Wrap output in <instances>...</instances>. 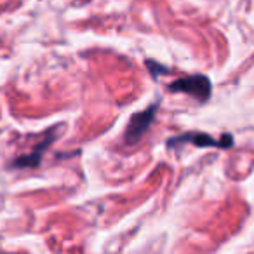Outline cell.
<instances>
[{"label":"cell","mask_w":254,"mask_h":254,"mask_svg":"<svg viewBox=\"0 0 254 254\" xmlns=\"http://www.w3.org/2000/svg\"><path fill=\"white\" fill-rule=\"evenodd\" d=\"M171 92H185L198 101H207L211 98V82L205 75H191V77H183L174 80L169 85Z\"/></svg>","instance_id":"cell-1"},{"label":"cell","mask_w":254,"mask_h":254,"mask_svg":"<svg viewBox=\"0 0 254 254\" xmlns=\"http://www.w3.org/2000/svg\"><path fill=\"white\" fill-rule=\"evenodd\" d=\"M157 108H159V105H152L150 108L134 113L131 117L126 129V145H136L145 136V132L148 131V127L155 120Z\"/></svg>","instance_id":"cell-2"},{"label":"cell","mask_w":254,"mask_h":254,"mask_svg":"<svg viewBox=\"0 0 254 254\" xmlns=\"http://www.w3.org/2000/svg\"><path fill=\"white\" fill-rule=\"evenodd\" d=\"M176 141H183V143H191V145L197 146H218V148H228V146L233 145V138L232 136H225L221 139H214L207 134H202V132H188V134L178 136V138H173L167 141V145H174Z\"/></svg>","instance_id":"cell-3"},{"label":"cell","mask_w":254,"mask_h":254,"mask_svg":"<svg viewBox=\"0 0 254 254\" xmlns=\"http://www.w3.org/2000/svg\"><path fill=\"white\" fill-rule=\"evenodd\" d=\"M53 139H54V131L51 129V131L47 132L46 139H44V141H40V145L37 146L35 150H33V153H30V155H25V157H21V159H18L14 162V166L16 167H35V166H39L40 157H42L44 152L49 148V145H51V141H53Z\"/></svg>","instance_id":"cell-4"}]
</instances>
